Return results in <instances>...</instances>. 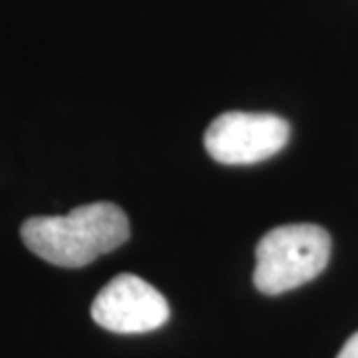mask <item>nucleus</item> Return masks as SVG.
Returning <instances> with one entry per match:
<instances>
[{
	"label": "nucleus",
	"instance_id": "nucleus-2",
	"mask_svg": "<svg viewBox=\"0 0 358 358\" xmlns=\"http://www.w3.org/2000/svg\"><path fill=\"white\" fill-rule=\"evenodd\" d=\"M331 235L317 224L272 228L256 245L254 284L266 296H282L312 282L331 261Z\"/></svg>",
	"mask_w": 358,
	"mask_h": 358
},
{
	"label": "nucleus",
	"instance_id": "nucleus-3",
	"mask_svg": "<svg viewBox=\"0 0 358 358\" xmlns=\"http://www.w3.org/2000/svg\"><path fill=\"white\" fill-rule=\"evenodd\" d=\"M289 121L268 112H224L207 126L205 149L221 166H254L289 145Z\"/></svg>",
	"mask_w": 358,
	"mask_h": 358
},
{
	"label": "nucleus",
	"instance_id": "nucleus-4",
	"mask_svg": "<svg viewBox=\"0 0 358 358\" xmlns=\"http://www.w3.org/2000/svg\"><path fill=\"white\" fill-rule=\"evenodd\" d=\"M91 317L110 333L140 335L166 326L170 307L163 293L145 279L135 275H117L93 300Z\"/></svg>",
	"mask_w": 358,
	"mask_h": 358
},
{
	"label": "nucleus",
	"instance_id": "nucleus-1",
	"mask_svg": "<svg viewBox=\"0 0 358 358\" xmlns=\"http://www.w3.org/2000/svg\"><path fill=\"white\" fill-rule=\"evenodd\" d=\"M128 235V217L114 203H89L63 217H31L21 226L24 245L59 268L89 266L119 249Z\"/></svg>",
	"mask_w": 358,
	"mask_h": 358
},
{
	"label": "nucleus",
	"instance_id": "nucleus-5",
	"mask_svg": "<svg viewBox=\"0 0 358 358\" xmlns=\"http://www.w3.org/2000/svg\"><path fill=\"white\" fill-rule=\"evenodd\" d=\"M338 358H358V333H354L352 338L345 342V347L340 349Z\"/></svg>",
	"mask_w": 358,
	"mask_h": 358
}]
</instances>
